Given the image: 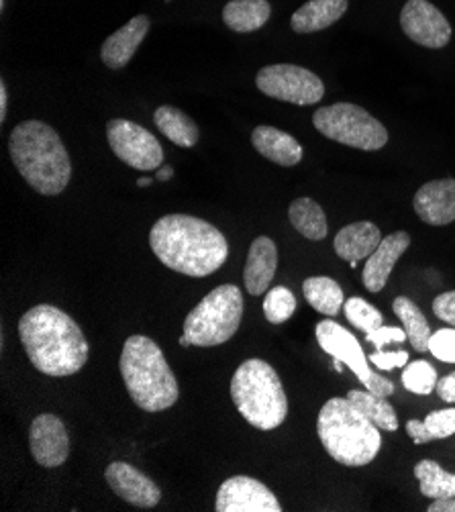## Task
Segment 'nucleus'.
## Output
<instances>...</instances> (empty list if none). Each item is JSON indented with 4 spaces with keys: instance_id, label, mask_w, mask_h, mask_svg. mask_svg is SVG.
Returning <instances> with one entry per match:
<instances>
[{
    "instance_id": "nucleus-1",
    "label": "nucleus",
    "mask_w": 455,
    "mask_h": 512,
    "mask_svg": "<svg viewBox=\"0 0 455 512\" xmlns=\"http://www.w3.org/2000/svg\"><path fill=\"white\" fill-rule=\"evenodd\" d=\"M149 245L166 268L192 278L215 274L229 255L225 235L192 215L162 217L149 231Z\"/></svg>"
},
{
    "instance_id": "nucleus-13",
    "label": "nucleus",
    "mask_w": 455,
    "mask_h": 512,
    "mask_svg": "<svg viewBox=\"0 0 455 512\" xmlns=\"http://www.w3.org/2000/svg\"><path fill=\"white\" fill-rule=\"evenodd\" d=\"M217 512H280L274 492L256 478L233 476L217 492Z\"/></svg>"
},
{
    "instance_id": "nucleus-43",
    "label": "nucleus",
    "mask_w": 455,
    "mask_h": 512,
    "mask_svg": "<svg viewBox=\"0 0 455 512\" xmlns=\"http://www.w3.org/2000/svg\"><path fill=\"white\" fill-rule=\"evenodd\" d=\"M149 184H151V180H149V178H141V180H137V186H139V188H147Z\"/></svg>"
},
{
    "instance_id": "nucleus-34",
    "label": "nucleus",
    "mask_w": 455,
    "mask_h": 512,
    "mask_svg": "<svg viewBox=\"0 0 455 512\" xmlns=\"http://www.w3.org/2000/svg\"><path fill=\"white\" fill-rule=\"evenodd\" d=\"M429 351L439 362L455 364V327L439 329L437 333H433L429 339Z\"/></svg>"
},
{
    "instance_id": "nucleus-36",
    "label": "nucleus",
    "mask_w": 455,
    "mask_h": 512,
    "mask_svg": "<svg viewBox=\"0 0 455 512\" xmlns=\"http://www.w3.org/2000/svg\"><path fill=\"white\" fill-rule=\"evenodd\" d=\"M433 313L437 319L455 327V290L443 292L433 300Z\"/></svg>"
},
{
    "instance_id": "nucleus-17",
    "label": "nucleus",
    "mask_w": 455,
    "mask_h": 512,
    "mask_svg": "<svg viewBox=\"0 0 455 512\" xmlns=\"http://www.w3.org/2000/svg\"><path fill=\"white\" fill-rule=\"evenodd\" d=\"M409 245L411 237L407 231H396L380 241V245L370 255L364 268V286L370 292H380L386 286L396 262L402 258L404 251L409 249Z\"/></svg>"
},
{
    "instance_id": "nucleus-33",
    "label": "nucleus",
    "mask_w": 455,
    "mask_h": 512,
    "mask_svg": "<svg viewBox=\"0 0 455 512\" xmlns=\"http://www.w3.org/2000/svg\"><path fill=\"white\" fill-rule=\"evenodd\" d=\"M427 433L433 439H447L455 433V408H441V411L429 413L425 417Z\"/></svg>"
},
{
    "instance_id": "nucleus-2",
    "label": "nucleus",
    "mask_w": 455,
    "mask_h": 512,
    "mask_svg": "<svg viewBox=\"0 0 455 512\" xmlns=\"http://www.w3.org/2000/svg\"><path fill=\"white\" fill-rule=\"evenodd\" d=\"M29 362L45 376L78 374L88 362V341L78 323L52 304H39L19 321Z\"/></svg>"
},
{
    "instance_id": "nucleus-12",
    "label": "nucleus",
    "mask_w": 455,
    "mask_h": 512,
    "mask_svg": "<svg viewBox=\"0 0 455 512\" xmlns=\"http://www.w3.org/2000/svg\"><path fill=\"white\" fill-rule=\"evenodd\" d=\"M400 27L411 41L441 49L451 39V25L429 0H409L400 11Z\"/></svg>"
},
{
    "instance_id": "nucleus-10",
    "label": "nucleus",
    "mask_w": 455,
    "mask_h": 512,
    "mask_svg": "<svg viewBox=\"0 0 455 512\" xmlns=\"http://www.w3.org/2000/svg\"><path fill=\"white\" fill-rule=\"evenodd\" d=\"M256 84L264 94L300 107L315 105L325 96L323 80L315 72L294 64H274L262 68L256 76Z\"/></svg>"
},
{
    "instance_id": "nucleus-39",
    "label": "nucleus",
    "mask_w": 455,
    "mask_h": 512,
    "mask_svg": "<svg viewBox=\"0 0 455 512\" xmlns=\"http://www.w3.org/2000/svg\"><path fill=\"white\" fill-rule=\"evenodd\" d=\"M407 433H409V437H411L417 445H425V443L431 441L425 423H421V421H417V419H413V421L407 423Z\"/></svg>"
},
{
    "instance_id": "nucleus-24",
    "label": "nucleus",
    "mask_w": 455,
    "mask_h": 512,
    "mask_svg": "<svg viewBox=\"0 0 455 512\" xmlns=\"http://www.w3.org/2000/svg\"><path fill=\"white\" fill-rule=\"evenodd\" d=\"M288 217L292 227L311 241H321L327 237V217L321 209V204H317L313 198H296L290 209H288Z\"/></svg>"
},
{
    "instance_id": "nucleus-25",
    "label": "nucleus",
    "mask_w": 455,
    "mask_h": 512,
    "mask_svg": "<svg viewBox=\"0 0 455 512\" xmlns=\"http://www.w3.org/2000/svg\"><path fill=\"white\" fill-rule=\"evenodd\" d=\"M156 127L160 129V133H164L172 143H176L178 147H194L198 143L200 131L196 127V123L192 121V117H188L186 113H182L176 107H160L154 115Z\"/></svg>"
},
{
    "instance_id": "nucleus-8",
    "label": "nucleus",
    "mask_w": 455,
    "mask_h": 512,
    "mask_svg": "<svg viewBox=\"0 0 455 512\" xmlns=\"http://www.w3.org/2000/svg\"><path fill=\"white\" fill-rule=\"evenodd\" d=\"M313 125L327 139L362 151H378L388 143L386 127L366 109L351 102L319 109L313 115Z\"/></svg>"
},
{
    "instance_id": "nucleus-32",
    "label": "nucleus",
    "mask_w": 455,
    "mask_h": 512,
    "mask_svg": "<svg viewBox=\"0 0 455 512\" xmlns=\"http://www.w3.org/2000/svg\"><path fill=\"white\" fill-rule=\"evenodd\" d=\"M296 311V298L292 290L284 286H276L270 290L264 298V315L272 325H282L286 323Z\"/></svg>"
},
{
    "instance_id": "nucleus-41",
    "label": "nucleus",
    "mask_w": 455,
    "mask_h": 512,
    "mask_svg": "<svg viewBox=\"0 0 455 512\" xmlns=\"http://www.w3.org/2000/svg\"><path fill=\"white\" fill-rule=\"evenodd\" d=\"M7 105H9V92H7V84L3 80L0 82V121L3 123L7 119Z\"/></svg>"
},
{
    "instance_id": "nucleus-4",
    "label": "nucleus",
    "mask_w": 455,
    "mask_h": 512,
    "mask_svg": "<svg viewBox=\"0 0 455 512\" xmlns=\"http://www.w3.org/2000/svg\"><path fill=\"white\" fill-rule=\"evenodd\" d=\"M119 366L129 396L143 411L160 413L176 404L178 380L156 341L145 335L129 337Z\"/></svg>"
},
{
    "instance_id": "nucleus-37",
    "label": "nucleus",
    "mask_w": 455,
    "mask_h": 512,
    "mask_svg": "<svg viewBox=\"0 0 455 512\" xmlns=\"http://www.w3.org/2000/svg\"><path fill=\"white\" fill-rule=\"evenodd\" d=\"M366 339L370 343L376 345V349H384V345L388 343H402L407 337V331L400 329V327H380L372 333H366Z\"/></svg>"
},
{
    "instance_id": "nucleus-20",
    "label": "nucleus",
    "mask_w": 455,
    "mask_h": 512,
    "mask_svg": "<svg viewBox=\"0 0 455 512\" xmlns=\"http://www.w3.org/2000/svg\"><path fill=\"white\" fill-rule=\"evenodd\" d=\"M380 241V229L370 221H360L343 227L335 235V251L351 268H358L362 260H368L376 251Z\"/></svg>"
},
{
    "instance_id": "nucleus-31",
    "label": "nucleus",
    "mask_w": 455,
    "mask_h": 512,
    "mask_svg": "<svg viewBox=\"0 0 455 512\" xmlns=\"http://www.w3.org/2000/svg\"><path fill=\"white\" fill-rule=\"evenodd\" d=\"M402 384H404V388H407L413 394L427 396L437 386V372L425 360L409 362L407 366H404V372H402Z\"/></svg>"
},
{
    "instance_id": "nucleus-14",
    "label": "nucleus",
    "mask_w": 455,
    "mask_h": 512,
    "mask_svg": "<svg viewBox=\"0 0 455 512\" xmlns=\"http://www.w3.org/2000/svg\"><path fill=\"white\" fill-rule=\"evenodd\" d=\"M29 443L35 462L43 468H58L70 455V437L66 425L56 415H39L33 421Z\"/></svg>"
},
{
    "instance_id": "nucleus-5",
    "label": "nucleus",
    "mask_w": 455,
    "mask_h": 512,
    "mask_svg": "<svg viewBox=\"0 0 455 512\" xmlns=\"http://www.w3.org/2000/svg\"><path fill=\"white\" fill-rule=\"evenodd\" d=\"M317 433L325 451L347 468L368 466L382 445L380 429L347 396L323 404Z\"/></svg>"
},
{
    "instance_id": "nucleus-11",
    "label": "nucleus",
    "mask_w": 455,
    "mask_h": 512,
    "mask_svg": "<svg viewBox=\"0 0 455 512\" xmlns=\"http://www.w3.org/2000/svg\"><path fill=\"white\" fill-rule=\"evenodd\" d=\"M107 139L115 156L127 166L151 172L164 164V147L141 125L127 119H113L107 125Z\"/></svg>"
},
{
    "instance_id": "nucleus-15",
    "label": "nucleus",
    "mask_w": 455,
    "mask_h": 512,
    "mask_svg": "<svg viewBox=\"0 0 455 512\" xmlns=\"http://www.w3.org/2000/svg\"><path fill=\"white\" fill-rule=\"evenodd\" d=\"M105 478L111 490L133 506L154 508L162 500V490L158 488V484L127 462H113L107 468Z\"/></svg>"
},
{
    "instance_id": "nucleus-40",
    "label": "nucleus",
    "mask_w": 455,
    "mask_h": 512,
    "mask_svg": "<svg viewBox=\"0 0 455 512\" xmlns=\"http://www.w3.org/2000/svg\"><path fill=\"white\" fill-rule=\"evenodd\" d=\"M429 512H455V496L453 498H437L427 508Z\"/></svg>"
},
{
    "instance_id": "nucleus-38",
    "label": "nucleus",
    "mask_w": 455,
    "mask_h": 512,
    "mask_svg": "<svg viewBox=\"0 0 455 512\" xmlns=\"http://www.w3.org/2000/svg\"><path fill=\"white\" fill-rule=\"evenodd\" d=\"M435 390H437V394H439L441 400L453 404V402H455V372H453V374H447V376L441 378V380H437Z\"/></svg>"
},
{
    "instance_id": "nucleus-22",
    "label": "nucleus",
    "mask_w": 455,
    "mask_h": 512,
    "mask_svg": "<svg viewBox=\"0 0 455 512\" xmlns=\"http://www.w3.org/2000/svg\"><path fill=\"white\" fill-rule=\"evenodd\" d=\"M349 0H309L292 15V31L309 35L335 25L347 11Z\"/></svg>"
},
{
    "instance_id": "nucleus-21",
    "label": "nucleus",
    "mask_w": 455,
    "mask_h": 512,
    "mask_svg": "<svg viewBox=\"0 0 455 512\" xmlns=\"http://www.w3.org/2000/svg\"><path fill=\"white\" fill-rule=\"evenodd\" d=\"M251 143L262 153L264 158L278 166H296L302 160V147L300 143L290 135L276 127L260 125L251 133Z\"/></svg>"
},
{
    "instance_id": "nucleus-19",
    "label": "nucleus",
    "mask_w": 455,
    "mask_h": 512,
    "mask_svg": "<svg viewBox=\"0 0 455 512\" xmlns=\"http://www.w3.org/2000/svg\"><path fill=\"white\" fill-rule=\"evenodd\" d=\"M278 268V247L270 237H258L249 247L243 272L245 288L251 296H262L270 288Z\"/></svg>"
},
{
    "instance_id": "nucleus-28",
    "label": "nucleus",
    "mask_w": 455,
    "mask_h": 512,
    "mask_svg": "<svg viewBox=\"0 0 455 512\" xmlns=\"http://www.w3.org/2000/svg\"><path fill=\"white\" fill-rule=\"evenodd\" d=\"M347 398L356 404L360 411L382 431H396L398 429V417L388 398L378 396L374 392H362V390H349Z\"/></svg>"
},
{
    "instance_id": "nucleus-18",
    "label": "nucleus",
    "mask_w": 455,
    "mask_h": 512,
    "mask_svg": "<svg viewBox=\"0 0 455 512\" xmlns=\"http://www.w3.org/2000/svg\"><path fill=\"white\" fill-rule=\"evenodd\" d=\"M149 17L137 15L133 17L127 25H123L119 31L107 37L103 43V49H100V58H103V64L111 70H121L125 68L131 58L135 56V51L143 43L145 35L149 33Z\"/></svg>"
},
{
    "instance_id": "nucleus-44",
    "label": "nucleus",
    "mask_w": 455,
    "mask_h": 512,
    "mask_svg": "<svg viewBox=\"0 0 455 512\" xmlns=\"http://www.w3.org/2000/svg\"><path fill=\"white\" fill-rule=\"evenodd\" d=\"M180 345H182V347H190V339H188L184 333H182V337H180Z\"/></svg>"
},
{
    "instance_id": "nucleus-29",
    "label": "nucleus",
    "mask_w": 455,
    "mask_h": 512,
    "mask_svg": "<svg viewBox=\"0 0 455 512\" xmlns=\"http://www.w3.org/2000/svg\"><path fill=\"white\" fill-rule=\"evenodd\" d=\"M415 476L421 484V494L427 498H453L455 496V474L445 472L433 459H423L415 466Z\"/></svg>"
},
{
    "instance_id": "nucleus-27",
    "label": "nucleus",
    "mask_w": 455,
    "mask_h": 512,
    "mask_svg": "<svg viewBox=\"0 0 455 512\" xmlns=\"http://www.w3.org/2000/svg\"><path fill=\"white\" fill-rule=\"evenodd\" d=\"M302 292H305L307 302L313 306L315 311H319L327 317L339 315L341 306H343V290L335 280H331L327 276L309 278V280H305V284H302Z\"/></svg>"
},
{
    "instance_id": "nucleus-16",
    "label": "nucleus",
    "mask_w": 455,
    "mask_h": 512,
    "mask_svg": "<svg viewBox=\"0 0 455 512\" xmlns=\"http://www.w3.org/2000/svg\"><path fill=\"white\" fill-rule=\"evenodd\" d=\"M415 213L427 225L441 227L455 221V180L443 178L421 186L415 194Z\"/></svg>"
},
{
    "instance_id": "nucleus-3",
    "label": "nucleus",
    "mask_w": 455,
    "mask_h": 512,
    "mask_svg": "<svg viewBox=\"0 0 455 512\" xmlns=\"http://www.w3.org/2000/svg\"><path fill=\"white\" fill-rule=\"evenodd\" d=\"M19 174L43 196L62 194L72 178V162L60 135L43 121L19 123L9 139Z\"/></svg>"
},
{
    "instance_id": "nucleus-42",
    "label": "nucleus",
    "mask_w": 455,
    "mask_h": 512,
    "mask_svg": "<svg viewBox=\"0 0 455 512\" xmlns=\"http://www.w3.org/2000/svg\"><path fill=\"white\" fill-rule=\"evenodd\" d=\"M172 176H174L172 166H162V168H158V180H160V182H166V180H170Z\"/></svg>"
},
{
    "instance_id": "nucleus-30",
    "label": "nucleus",
    "mask_w": 455,
    "mask_h": 512,
    "mask_svg": "<svg viewBox=\"0 0 455 512\" xmlns=\"http://www.w3.org/2000/svg\"><path fill=\"white\" fill-rule=\"evenodd\" d=\"M343 313L353 327L362 329L364 333H372L382 327V313L376 309V306L366 302L364 298H358V296L349 298L343 304Z\"/></svg>"
},
{
    "instance_id": "nucleus-23",
    "label": "nucleus",
    "mask_w": 455,
    "mask_h": 512,
    "mask_svg": "<svg viewBox=\"0 0 455 512\" xmlns=\"http://www.w3.org/2000/svg\"><path fill=\"white\" fill-rule=\"evenodd\" d=\"M272 7L268 0H231L223 9L225 25L235 33H254L268 23Z\"/></svg>"
},
{
    "instance_id": "nucleus-7",
    "label": "nucleus",
    "mask_w": 455,
    "mask_h": 512,
    "mask_svg": "<svg viewBox=\"0 0 455 512\" xmlns=\"http://www.w3.org/2000/svg\"><path fill=\"white\" fill-rule=\"evenodd\" d=\"M243 317L241 290L223 284L202 298L184 321L182 333L196 347H215L227 343L239 329Z\"/></svg>"
},
{
    "instance_id": "nucleus-9",
    "label": "nucleus",
    "mask_w": 455,
    "mask_h": 512,
    "mask_svg": "<svg viewBox=\"0 0 455 512\" xmlns=\"http://www.w3.org/2000/svg\"><path fill=\"white\" fill-rule=\"evenodd\" d=\"M317 341L327 351L333 360H339L347 366L353 374L360 378V382L374 394L388 398L394 394V384L388 378L372 372L370 360L366 357L360 341L356 335H351L347 329L337 325L335 321H321L317 325Z\"/></svg>"
},
{
    "instance_id": "nucleus-35",
    "label": "nucleus",
    "mask_w": 455,
    "mask_h": 512,
    "mask_svg": "<svg viewBox=\"0 0 455 512\" xmlns=\"http://www.w3.org/2000/svg\"><path fill=\"white\" fill-rule=\"evenodd\" d=\"M368 360L372 362V366H376L378 370H394V368H404L411 360L407 351H386V349H378L376 353H372Z\"/></svg>"
},
{
    "instance_id": "nucleus-6",
    "label": "nucleus",
    "mask_w": 455,
    "mask_h": 512,
    "mask_svg": "<svg viewBox=\"0 0 455 512\" xmlns=\"http://www.w3.org/2000/svg\"><path fill=\"white\" fill-rule=\"evenodd\" d=\"M231 398L241 417L260 431L286 421L288 398L276 370L264 360L243 362L231 380Z\"/></svg>"
},
{
    "instance_id": "nucleus-26",
    "label": "nucleus",
    "mask_w": 455,
    "mask_h": 512,
    "mask_svg": "<svg viewBox=\"0 0 455 512\" xmlns=\"http://www.w3.org/2000/svg\"><path fill=\"white\" fill-rule=\"evenodd\" d=\"M392 309H394L396 317L402 321L404 331H407V337H409L413 349L419 353L429 351V339L433 333H431V327L419 306L407 296H398L392 302Z\"/></svg>"
}]
</instances>
